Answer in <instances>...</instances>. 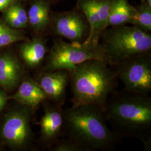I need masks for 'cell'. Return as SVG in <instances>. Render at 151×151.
Wrapping results in <instances>:
<instances>
[{"label":"cell","mask_w":151,"mask_h":151,"mask_svg":"<svg viewBox=\"0 0 151 151\" xmlns=\"http://www.w3.org/2000/svg\"><path fill=\"white\" fill-rule=\"evenodd\" d=\"M70 75L72 105H94L103 109L118 86L115 71L104 60L84 62L70 70Z\"/></svg>","instance_id":"3957f363"},{"label":"cell","mask_w":151,"mask_h":151,"mask_svg":"<svg viewBox=\"0 0 151 151\" xmlns=\"http://www.w3.org/2000/svg\"><path fill=\"white\" fill-rule=\"evenodd\" d=\"M64 133L86 151L113 150L121 142L108 127L103 108L94 105H72L64 110Z\"/></svg>","instance_id":"7a4b0ae2"},{"label":"cell","mask_w":151,"mask_h":151,"mask_svg":"<svg viewBox=\"0 0 151 151\" xmlns=\"http://www.w3.org/2000/svg\"><path fill=\"white\" fill-rule=\"evenodd\" d=\"M27 14L28 25L35 32H43L49 25L50 7L46 0H34Z\"/></svg>","instance_id":"9a60e30c"},{"label":"cell","mask_w":151,"mask_h":151,"mask_svg":"<svg viewBox=\"0 0 151 151\" xmlns=\"http://www.w3.org/2000/svg\"><path fill=\"white\" fill-rule=\"evenodd\" d=\"M53 32L57 38L65 39L74 43H82L88 38L90 27L86 18L76 6L68 11L55 13L50 16Z\"/></svg>","instance_id":"ba28073f"},{"label":"cell","mask_w":151,"mask_h":151,"mask_svg":"<svg viewBox=\"0 0 151 151\" xmlns=\"http://www.w3.org/2000/svg\"><path fill=\"white\" fill-rule=\"evenodd\" d=\"M32 109L22 105L6 115L0 127V138L15 148H25L32 141Z\"/></svg>","instance_id":"52a82bcc"},{"label":"cell","mask_w":151,"mask_h":151,"mask_svg":"<svg viewBox=\"0 0 151 151\" xmlns=\"http://www.w3.org/2000/svg\"><path fill=\"white\" fill-rule=\"evenodd\" d=\"M48 53L46 41L41 37H36L22 44L20 54L24 63L30 68L40 65Z\"/></svg>","instance_id":"5bb4252c"},{"label":"cell","mask_w":151,"mask_h":151,"mask_svg":"<svg viewBox=\"0 0 151 151\" xmlns=\"http://www.w3.org/2000/svg\"><path fill=\"white\" fill-rule=\"evenodd\" d=\"M39 122L40 135L44 142L55 144L64 133V110L54 103L47 105ZM53 145V146H54Z\"/></svg>","instance_id":"8fae6325"},{"label":"cell","mask_w":151,"mask_h":151,"mask_svg":"<svg viewBox=\"0 0 151 151\" xmlns=\"http://www.w3.org/2000/svg\"><path fill=\"white\" fill-rule=\"evenodd\" d=\"M124 88L143 94L151 91V53L129 57L111 65Z\"/></svg>","instance_id":"8992f818"},{"label":"cell","mask_w":151,"mask_h":151,"mask_svg":"<svg viewBox=\"0 0 151 151\" xmlns=\"http://www.w3.org/2000/svg\"><path fill=\"white\" fill-rule=\"evenodd\" d=\"M16 0H0V11L7 8Z\"/></svg>","instance_id":"603a6c76"},{"label":"cell","mask_w":151,"mask_h":151,"mask_svg":"<svg viewBox=\"0 0 151 151\" xmlns=\"http://www.w3.org/2000/svg\"><path fill=\"white\" fill-rule=\"evenodd\" d=\"M77 1H78V0H77Z\"/></svg>","instance_id":"d4e9b609"},{"label":"cell","mask_w":151,"mask_h":151,"mask_svg":"<svg viewBox=\"0 0 151 151\" xmlns=\"http://www.w3.org/2000/svg\"><path fill=\"white\" fill-rule=\"evenodd\" d=\"M6 21L10 27L15 29H20L25 28L26 27L19 19L16 14L11 9V7L7 10L5 14Z\"/></svg>","instance_id":"ffe728a7"},{"label":"cell","mask_w":151,"mask_h":151,"mask_svg":"<svg viewBox=\"0 0 151 151\" xmlns=\"http://www.w3.org/2000/svg\"><path fill=\"white\" fill-rule=\"evenodd\" d=\"M52 149L53 151H86L80 144L68 137L57 140Z\"/></svg>","instance_id":"d6986e66"},{"label":"cell","mask_w":151,"mask_h":151,"mask_svg":"<svg viewBox=\"0 0 151 151\" xmlns=\"http://www.w3.org/2000/svg\"><path fill=\"white\" fill-rule=\"evenodd\" d=\"M23 67L15 57L9 53L0 55V86L4 90L16 88L22 80Z\"/></svg>","instance_id":"4fadbf2b"},{"label":"cell","mask_w":151,"mask_h":151,"mask_svg":"<svg viewBox=\"0 0 151 151\" xmlns=\"http://www.w3.org/2000/svg\"><path fill=\"white\" fill-rule=\"evenodd\" d=\"M103 110L114 133L120 138L139 140L145 151H151L150 95L125 88L116 90L108 98Z\"/></svg>","instance_id":"6da1fadb"},{"label":"cell","mask_w":151,"mask_h":151,"mask_svg":"<svg viewBox=\"0 0 151 151\" xmlns=\"http://www.w3.org/2000/svg\"><path fill=\"white\" fill-rule=\"evenodd\" d=\"M11 7L14 13L16 14V16L19 18V19L26 27H27L28 25V18L27 12L25 11V9L19 4L12 6Z\"/></svg>","instance_id":"44dd1931"},{"label":"cell","mask_w":151,"mask_h":151,"mask_svg":"<svg viewBox=\"0 0 151 151\" xmlns=\"http://www.w3.org/2000/svg\"><path fill=\"white\" fill-rule=\"evenodd\" d=\"M134 11V6L128 0H113L108 21V27L129 24Z\"/></svg>","instance_id":"2e32d148"},{"label":"cell","mask_w":151,"mask_h":151,"mask_svg":"<svg viewBox=\"0 0 151 151\" xmlns=\"http://www.w3.org/2000/svg\"><path fill=\"white\" fill-rule=\"evenodd\" d=\"M92 60L107 62L99 42L74 43L66 42L62 38H57L49 50L45 70L70 71L76 65Z\"/></svg>","instance_id":"5b68a950"},{"label":"cell","mask_w":151,"mask_h":151,"mask_svg":"<svg viewBox=\"0 0 151 151\" xmlns=\"http://www.w3.org/2000/svg\"><path fill=\"white\" fill-rule=\"evenodd\" d=\"M10 99L33 110L47 100V96L37 81L27 77L22 80L17 91Z\"/></svg>","instance_id":"7c38bea8"},{"label":"cell","mask_w":151,"mask_h":151,"mask_svg":"<svg viewBox=\"0 0 151 151\" xmlns=\"http://www.w3.org/2000/svg\"><path fill=\"white\" fill-rule=\"evenodd\" d=\"M70 80V71L60 70H44L35 81L46 94L47 100L62 107L65 105Z\"/></svg>","instance_id":"30bf717a"},{"label":"cell","mask_w":151,"mask_h":151,"mask_svg":"<svg viewBox=\"0 0 151 151\" xmlns=\"http://www.w3.org/2000/svg\"><path fill=\"white\" fill-rule=\"evenodd\" d=\"M9 97L7 96L5 91L3 90L0 89V113L5 108Z\"/></svg>","instance_id":"7402d4cb"},{"label":"cell","mask_w":151,"mask_h":151,"mask_svg":"<svg viewBox=\"0 0 151 151\" xmlns=\"http://www.w3.org/2000/svg\"><path fill=\"white\" fill-rule=\"evenodd\" d=\"M109 65L129 57L151 53V33L127 25L108 27L99 40Z\"/></svg>","instance_id":"277c9868"},{"label":"cell","mask_w":151,"mask_h":151,"mask_svg":"<svg viewBox=\"0 0 151 151\" xmlns=\"http://www.w3.org/2000/svg\"><path fill=\"white\" fill-rule=\"evenodd\" d=\"M113 0H78L76 6L83 13L89 24L90 32L86 43H99L108 21ZM84 43V42H83Z\"/></svg>","instance_id":"9c48e42d"},{"label":"cell","mask_w":151,"mask_h":151,"mask_svg":"<svg viewBox=\"0 0 151 151\" xmlns=\"http://www.w3.org/2000/svg\"><path fill=\"white\" fill-rule=\"evenodd\" d=\"M145 1H147V2L148 3V4H149L151 6V0H145Z\"/></svg>","instance_id":"cb8c5ba5"},{"label":"cell","mask_w":151,"mask_h":151,"mask_svg":"<svg viewBox=\"0 0 151 151\" xmlns=\"http://www.w3.org/2000/svg\"><path fill=\"white\" fill-rule=\"evenodd\" d=\"M25 39L24 35L0 20V48Z\"/></svg>","instance_id":"ac0fdd59"},{"label":"cell","mask_w":151,"mask_h":151,"mask_svg":"<svg viewBox=\"0 0 151 151\" xmlns=\"http://www.w3.org/2000/svg\"><path fill=\"white\" fill-rule=\"evenodd\" d=\"M129 24L145 32H151V6L145 0L134 6Z\"/></svg>","instance_id":"e0dca14e"}]
</instances>
